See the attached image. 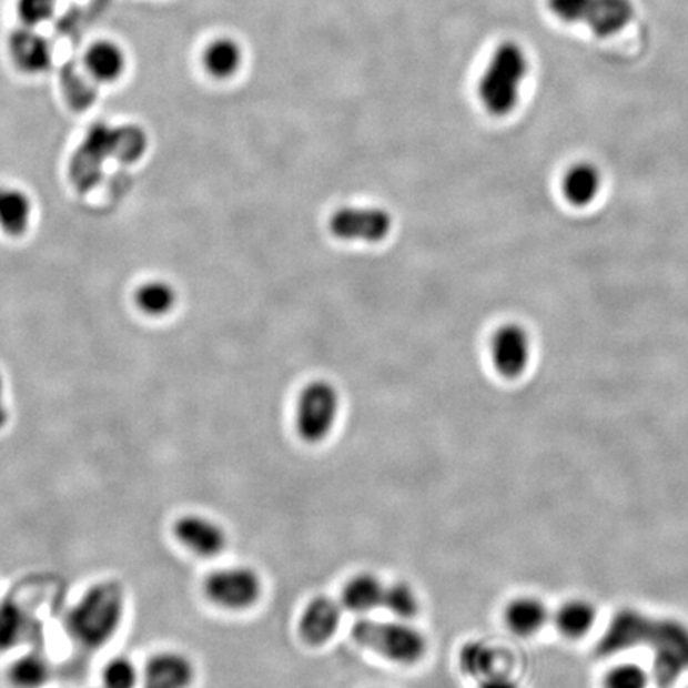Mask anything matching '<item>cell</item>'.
<instances>
[{"mask_svg": "<svg viewBox=\"0 0 688 688\" xmlns=\"http://www.w3.org/2000/svg\"><path fill=\"white\" fill-rule=\"evenodd\" d=\"M128 614L127 590L120 581L99 580L90 585L68 614L71 638L90 650L108 646L123 627Z\"/></svg>", "mask_w": 688, "mask_h": 688, "instance_id": "cell-1", "label": "cell"}, {"mask_svg": "<svg viewBox=\"0 0 688 688\" xmlns=\"http://www.w3.org/2000/svg\"><path fill=\"white\" fill-rule=\"evenodd\" d=\"M528 72L526 51L516 42L500 43L478 83L479 101L486 111L494 117L514 112Z\"/></svg>", "mask_w": 688, "mask_h": 688, "instance_id": "cell-2", "label": "cell"}, {"mask_svg": "<svg viewBox=\"0 0 688 688\" xmlns=\"http://www.w3.org/2000/svg\"><path fill=\"white\" fill-rule=\"evenodd\" d=\"M351 638L364 649L382 655L397 665H415L427 651V639L421 629L404 620L361 618L351 628Z\"/></svg>", "mask_w": 688, "mask_h": 688, "instance_id": "cell-3", "label": "cell"}, {"mask_svg": "<svg viewBox=\"0 0 688 688\" xmlns=\"http://www.w3.org/2000/svg\"><path fill=\"white\" fill-rule=\"evenodd\" d=\"M548 9L565 23H581L596 38H613L636 17L633 0H548Z\"/></svg>", "mask_w": 688, "mask_h": 688, "instance_id": "cell-4", "label": "cell"}, {"mask_svg": "<svg viewBox=\"0 0 688 688\" xmlns=\"http://www.w3.org/2000/svg\"><path fill=\"white\" fill-rule=\"evenodd\" d=\"M340 413V395L328 382L307 384L296 402L295 429L310 445L324 442L335 427Z\"/></svg>", "mask_w": 688, "mask_h": 688, "instance_id": "cell-5", "label": "cell"}, {"mask_svg": "<svg viewBox=\"0 0 688 688\" xmlns=\"http://www.w3.org/2000/svg\"><path fill=\"white\" fill-rule=\"evenodd\" d=\"M208 601L225 610H246L262 598L263 581L247 566H225L212 570L203 581Z\"/></svg>", "mask_w": 688, "mask_h": 688, "instance_id": "cell-6", "label": "cell"}, {"mask_svg": "<svg viewBox=\"0 0 688 688\" xmlns=\"http://www.w3.org/2000/svg\"><path fill=\"white\" fill-rule=\"evenodd\" d=\"M647 646L654 650L655 677L661 686L688 671V627L676 620H654Z\"/></svg>", "mask_w": 688, "mask_h": 688, "instance_id": "cell-7", "label": "cell"}, {"mask_svg": "<svg viewBox=\"0 0 688 688\" xmlns=\"http://www.w3.org/2000/svg\"><path fill=\"white\" fill-rule=\"evenodd\" d=\"M172 536L186 552L200 558H215L225 552L229 534L225 528L211 516L184 514L172 523Z\"/></svg>", "mask_w": 688, "mask_h": 688, "instance_id": "cell-8", "label": "cell"}, {"mask_svg": "<svg viewBox=\"0 0 688 688\" xmlns=\"http://www.w3.org/2000/svg\"><path fill=\"white\" fill-rule=\"evenodd\" d=\"M393 215L380 208H343L332 215L328 230L343 241L380 243L393 230Z\"/></svg>", "mask_w": 688, "mask_h": 688, "instance_id": "cell-9", "label": "cell"}, {"mask_svg": "<svg viewBox=\"0 0 688 688\" xmlns=\"http://www.w3.org/2000/svg\"><path fill=\"white\" fill-rule=\"evenodd\" d=\"M196 665L185 651L163 649L141 666V688H192Z\"/></svg>", "mask_w": 688, "mask_h": 688, "instance_id": "cell-10", "label": "cell"}, {"mask_svg": "<svg viewBox=\"0 0 688 688\" xmlns=\"http://www.w3.org/2000/svg\"><path fill=\"white\" fill-rule=\"evenodd\" d=\"M342 603L328 596H316L306 604L299 618V631L310 646L328 643L338 631L343 617Z\"/></svg>", "mask_w": 688, "mask_h": 688, "instance_id": "cell-11", "label": "cell"}, {"mask_svg": "<svg viewBox=\"0 0 688 688\" xmlns=\"http://www.w3.org/2000/svg\"><path fill=\"white\" fill-rule=\"evenodd\" d=\"M494 367L505 378H516L528 367L530 343L519 325L508 324L494 333L492 342Z\"/></svg>", "mask_w": 688, "mask_h": 688, "instance_id": "cell-12", "label": "cell"}, {"mask_svg": "<svg viewBox=\"0 0 688 688\" xmlns=\"http://www.w3.org/2000/svg\"><path fill=\"white\" fill-rule=\"evenodd\" d=\"M9 51L13 64L28 74H43L53 64V50L49 40L36 32L31 26L13 32L9 40Z\"/></svg>", "mask_w": 688, "mask_h": 688, "instance_id": "cell-13", "label": "cell"}, {"mask_svg": "<svg viewBox=\"0 0 688 688\" xmlns=\"http://www.w3.org/2000/svg\"><path fill=\"white\" fill-rule=\"evenodd\" d=\"M654 620L636 610H624L615 615L601 643L604 654H620L633 647L644 646L649 640Z\"/></svg>", "mask_w": 688, "mask_h": 688, "instance_id": "cell-14", "label": "cell"}, {"mask_svg": "<svg viewBox=\"0 0 688 688\" xmlns=\"http://www.w3.org/2000/svg\"><path fill=\"white\" fill-rule=\"evenodd\" d=\"M83 68L94 83H113L123 75L127 57L119 43L99 40L88 47Z\"/></svg>", "mask_w": 688, "mask_h": 688, "instance_id": "cell-15", "label": "cell"}, {"mask_svg": "<svg viewBox=\"0 0 688 688\" xmlns=\"http://www.w3.org/2000/svg\"><path fill=\"white\" fill-rule=\"evenodd\" d=\"M34 215L31 196L20 186L0 185V230L9 236L28 233Z\"/></svg>", "mask_w": 688, "mask_h": 688, "instance_id": "cell-16", "label": "cell"}, {"mask_svg": "<svg viewBox=\"0 0 688 688\" xmlns=\"http://www.w3.org/2000/svg\"><path fill=\"white\" fill-rule=\"evenodd\" d=\"M384 588L382 578L372 573H358L344 584L340 603L354 614H370L383 604Z\"/></svg>", "mask_w": 688, "mask_h": 688, "instance_id": "cell-17", "label": "cell"}, {"mask_svg": "<svg viewBox=\"0 0 688 688\" xmlns=\"http://www.w3.org/2000/svg\"><path fill=\"white\" fill-rule=\"evenodd\" d=\"M504 620L514 635L528 638L547 625V606L534 596H519L505 606Z\"/></svg>", "mask_w": 688, "mask_h": 688, "instance_id": "cell-18", "label": "cell"}, {"mask_svg": "<svg viewBox=\"0 0 688 688\" xmlns=\"http://www.w3.org/2000/svg\"><path fill=\"white\" fill-rule=\"evenodd\" d=\"M53 676L49 658L38 650L18 655L7 669V680L12 688H43Z\"/></svg>", "mask_w": 688, "mask_h": 688, "instance_id": "cell-19", "label": "cell"}, {"mask_svg": "<svg viewBox=\"0 0 688 688\" xmlns=\"http://www.w3.org/2000/svg\"><path fill=\"white\" fill-rule=\"evenodd\" d=\"M32 625L23 606L12 599L0 601V650L18 649L31 636Z\"/></svg>", "mask_w": 688, "mask_h": 688, "instance_id": "cell-20", "label": "cell"}, {"mask_svg": "<svg viewBox=\"0 0 688 688\" xmlns=\"http://www.w3.org/2000/svg\"><path fill=\"white\" fill-rule=\"evenodd\" d=\"M178 300L174 285L163 280L139 284L134 292L135 306L150 317L168 316L178 305Z\"/></svg>", "mask_w": 688, "mask_h": 688, "instance_id": "cell-21", "label": "cell"}, {"mask_svg": "<svg viewBox=\"0 0 688 688\" xmlns=\"http://www.w3.org/2000/svg\"><path fill=\"white\" fill-rule=\"evenodd\" d=\"M565 195L576 206H587L601 189V175L593 164L580 163L570 168L565 178Z\"/></svg>", "mask_w": 688, "mask_h": 688, "instance_id": "cell-22", "label": "cell"}, {"mask_svg": "<svg viewBox=\"0 0 688 688\" xmlns=\"http://www.w3.org/2000/svg\"><path fill=\"white\" fill-rule=\"evenodd\" d=\"M556 628L566 638L578 639L595 627L596 609L585 599H573L559 607L555 617Z\"/></svg>", "mask_w": 688, "mask_h": 688, "instance_id": "cell-23", "label": "cell"}, {"mask_svg": "<svg viewBox=\"0 0 688 688\" xmlns=\"http://www.w3.org/2000/svg\"><path fill=\"white\" fill-rule=\"evenodd\" d=\"M243 53L232 39L214 40L204 51V68L215 79H229L240 69Z\"/></svg>", "mask_w": 688, "mask_h": 688, "instance_id": "cell-24", "label": "cell"}, {"mask_svg": "<svg viewBox=\"0 0 688 688\" xmlns=\"http://www.w3.org/2000/svg\"><path fill=\"white\" fill-rule=\"evenodd\" d=\"M457 664L463 675L478 680L496 671L497 654L483 640H468L461 647Z\"/></svg>", "mask_w": 688, "mask_h": 688, "instance_id": "cell-25", "label": "cell"}, {"mask_svg": "<svg viewBox=\"0 0 688 688\" xmlns=\"http://www.w3.org/2000/svg\"><path fill=\"white\" fill-rule=\"evenodd\" d=\"M382 607L397 620L408 621L419 613V598L412 585L394 581L384 588Z\"/></svg>", "mask_w": 688, "mask_h": 688, "instance_id": "cell-26", "label": "cell"}, {"mask_svg": "<svg viewBox=\"0 0 688 688\" xmlns=\"http://www.w3.org/2000/svg\"><path fill=\"white\" fill-rule=\"evenodd\" d=\"M102 688H141V666L133 658L117 655L101 669Z\"/></svg>", "mask_w": 688, "mask_h": 688, "instance_id": "cell-27", "label": "cell"}, {"mask_svg": "<svg viewBox=\"0 0 688 688\" xmlns=\"http://www.w3.org/2000/svg\"><path fill=\"white\" fill-rule=\"evenodd\" d=\"M62 88H64L65 98L74 105L75 109H85L93 104L97 98L93 80L85 74H80L72 65L62 69L61 74Z\"/></svg>", "mask_w": 688, "mask_h": 688, "instance_id": "cell-28", "label": "cell"}, {"mask_svg": "<svg viewBox=\"0 0 688 688\" xmlns=\"http://www.w3.org/2000/svg\"><path fill=\"white\" fill-rule=\"evenodd\" d=\"M647 684L649 676L646 669L631 664L615 666L604 680L606 688H647Z\"/></svg>", "mask_w": 688, "mask_h": 688, "instance_id": "cell-29", "label": "cell"}, {"mask_svg": "<svg viewBox=\"0 0 688 688\" xmlns=\"http://www.w3.org/2000/svg\"><path fill=\"white\" fill-rule=\"evenodd\" d=\"M60 0H18V13L24 26H36L45 23L54 12H57Z\"/></svg>", "mask_w": 688, "mask_h": 688, "instance_id": "cell-30", "label": "cell"}, {"mask_svg": "<svg viewBox=\"0 0 688 688\" xmlns=\"http://www.w3.org/2000/svg\"><path fill=\"white\" fill-rule=\"evenodd\" d=\"M477 688H519V686L514 677L505 675V672L493 671L478 679Z\"/></svg>", "mask_w": 688, "mask_h": 688, "instance_id": "cell-31", "label": "cell"}]
</instances>
